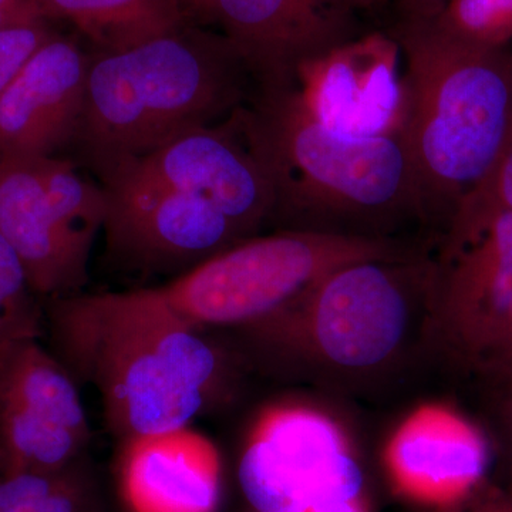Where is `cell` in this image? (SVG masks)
<instances>
[{
    "instance_id": "27",
    "label": "cell",
    "mask_w": 512,
    "mask_h": 512,
    "mask_svg": "<svg viewBox=\"0 0 512 512\" xmlns=\"http://www.w3.org/2000/svg\"><path fill=\"white\" fill-rule=\"evenodd\" d=\"M448 0H396L394 20H433L440 15Z\"/></svg>"
},
{
    "instance_id": "10",
    "label": "cell",
    "mask_w": 512,
    "mask_h": 512,
    "mask_svg": "<svg viewBox=\"0 0 512 512\" xmlns=\"http://www.w3.org/2000/svg\"><path fill=\"white\" fill-rule=\"evenodd\" d=\"M114 178L200 194L217 204L249 238L258 237L271 222V188L242 136L238 111L220 124L120 165L100 184Z\"/></svg>"
},
{
    "instance_id": "28",
    "label": "cell",
    "mask_w": 512,
    "mask_h": 512,
    "mask_svg": "<svg viewBox=\"0 0 512 512\" xmlns=\"http://www.w3.org/2000/svg\"><path fill=\"white\" fill-rule=\"evenodd\" d=\"M37 19L35 0H0V29Z\"/></svg>"
},
{
    "instance_id": "7",
    "label": "cell",
    "mask_w": 512,
    "mask_h": 512,
    "mask_svg": "<svg viewBox=\"0 0 512 512\" xmlns=\"http://www.w3.org/2000/svg\"><path fill=\"white\" fill-rule=\"evenodd\" d=\"M104 220L103 188L70 158L0 154V235L40 301L83 292Z\"/></svg>"
},
{
    "instance_id": "12",
    "label": "cell",
    "mask_w": 512,
    "mask_h": 512,
    "mask_svg": "<svg viewBox=\"0 0 512 512\" xmlns=\"http://www.w3.org/2000/svg\"><path fill=\"white\" fill-rule=\"evenodd\" d=\"M214 23L258 90L292 89L303 63L365 33L335 0H214Z\"/></svg>"
},
{
    "instance_id": "9",
    "label": "cell",
    "mask_w": 512,
    "mask_h": 512,
    "mask_svg": "<svg viewBox=\"0 0 512 512\" xmlns=\"http://www.w3.org/2000/svg\"><path fill=\"white\" fill-rule=\"evenodd\" d=\"M77 380L40 339L0 346V467L69 470L89 444Z\"/></svg>"
},
{
    "instance_id": "24",
    "label": "cell",
    "mask_w": 512,
    "mask_h": 512,
    "mask_svg": "<svg viewBox=\"0 0 512 512\" xmlns=\"http://www.w3.org/2000/svg\"><path fill=\"white\" fill-rule=\"evenodd\" d=\"M55 35L43 19L0 29V97L33 53Z\"/></svg>"
},
{
    "instance_id": "23",
    "label": "cell",
    "mask_w": 512,
    "mask_h": 512,
    "mask_svg": "<svg viewBox=\"0 0 512 512\" xmlns=\"http://www.w3.org/2000/svg\"><path fill=\"white\" fill-rule=\"evenodd\" d=\"M70 476L72 468L57 473L0 468V512L32 511Z\"/></svg>"
},
{
    "instance_id": "1",
    "label": "cell",
    "mask_w": 512,
    "mask_h": 512,
    "mask_svg": "<svg viewBox=\"0 0 512 512\" xmlns=\"http://www.w3.org/2000/svg\"><path fill=\"white\" fill-rule=\"evenodd\" d=\"M43 306L53 353L93 386L124 443L190 427L225 387L224 352L157 288L82 292Z\"/></svg>"
},
{
    "instance_id": "2",
    "label": "cell",
    "mask_w": 512,
    "mask_h": 512,
    "mask_svg": "<svg viewBox=\"0 0 512 512\" xmlns=\"http://www.w3.org/2000/svg\"><path fill=\"white\" fill-rule=\"evenodd\" d=\"M239 127L272 192L278 231L393 241L431 228L399 136L335 133L309 113L295 87L255 89Z\"/></svg>"
},
{
    "instance_id": "30",
    "label": "cell",
    "mask_w": 512,
    "mask_h": 512,
    "mask_svg": "<svg viewBox=\"0 0 512 512\" xmlns=\"http://www.w3.org/2000/svg\"><path fill=\"white\" fill-rule=\"evenodd\" d=\"M195 25L214 23V0H171Z\"/></svg>"
},
{
    "instance_id": "20",
    "label": "cell",
    "mask_w": 512,
    "mask_h": 512,
    "mask_svg": "<svg viewBox=\"0 0 512 512\" xmlns=\"http://www.w3.org/2000/svg\"><path fill=\"white\" fill-rule=\"evenodd\" d=\"M45 330V306L33 292L18 254L0 235V346L42 339Z\"/></svg>"
},
{
    "instance_id": "16",
    "label": "cell",
    "mask_w": 512,
    "mask_h": 512,
    "mask_svg": "<svg viewBox=\"0 0 512 512\" xmlns=\"http://www.w3.org/2000/svg\"><path fill=\"white\" fill-rule=\"evenodd\" d=\"M123 493L133 512H215L220 464L214 446L190 427L126 441Z\"/></svg>"
},
{
    "instance_id": "3",
    "label": "cell",
    "mask_w": 512,
    "mask_h": 512,
    "mask_svg": "<svg viewBox=\"0 0 512 512\" xmlns=\"http://www.w3.org/2000/svg\"><path fill=\"white\" fill-rule=\"evenodd\" d=\"M254 90L237 47L195 23L124 52L94 53L67 158L100 183L128 161L228 120Z\"/></svg>"
},
{
    "instance_id": "19",
    "label": "cell",
    "mask_w": 512,
    "mask_h": 512,
    "mask_svg": "<svg viewBox=\"0 0 512 512\" xmlns=\"http://www.w3.org/2000/svg\"><path fill=\"white\" fill-rule=\"evenodd\" d=\"M505 212H512V131L493 168L458 204L441 238V252L457 248Z\"/></svg>"
},
{
    "instance_id": "14",
    "label": "cell",
    "mask_w": 512,
    "mask_h": 512,
    "mask_svg": "<svg viewBox=\"0 0 512 512\" xmlns=\"http://www.w3.org/2000/svg\"><path fill=\"white\" fill-rule=\"evenodd\" d=\"M90 55L50 37L0 97V154L63 157L82 116Z\"/></svg>"
},
{
    "instance_id": "31",
    "label": "cell",
    "mask_w": 512,
    "mask_h": 512,
    "mask_svg": "<svg viewBox=\"0 0 512 512\" xmlns=\"http://www.w3.org/2000/svg\"><path fill=\"white\" fill-rule=\"evenodd\" d=\"M336 3L342 5L343 8L352 10L356 15L359 13H369L376 15L386 8L387 0H335Z\"/></svg>"
},
{
    "instance_id": "6",
    "label": "cell",
    "mask_w": 512,
    "mask_h": 512,
    "mask_svg": "<svg viewBox=\"0 0 512 512\" xmlns=\"http://www.w3.org/2000/svg\"><path fill=\"white\" fill-rule=\"evenodd\" d=\"M424 249V241L276 231L239 242L157 289L198 328L241 329L282 311L342 266Z\"/></svg>"
},
{
    "instance_id": "17",
    "label": "cell",
    "mask_w": 512,
    "mask_h": 512,
    "mask_svg": "<svg viewBox=\"0 0 512 512\" xmlns=\"http://www.w3.org/2000/svg\"><path fill=\"white\" fill-rule=\"evenodd\" d=\"M390 461L407 487L427 495L456 494L483 477L485 450L476 431L443 410L426 409L400 429Z\"/></svg>"
},
{
    "instance_id": "22",
    "label": "cell",
    "mask_w": 512,
    "mask_h": 512,
    "mask_svg": "<svg viewBox=\"0 0 512 512\" xmlns=\"http://www.w3.org/2000/svg\"><path fill=\"white\" fill-rule=\"evenodd\" d=\"M362 488V470L345 451L313 491L308 512H362L359 507Z\"/></svg>"
},
{
    "instance_id": "5",
    "label": "cell",
    "mask_w": 512,
    "mask_h": 512,
    "mask_svg": "<svg viewBox=\"0 0 512 512\" xmlns=\"http://www.w3.org/2000/svg\"><path fill=\"white\" fill-rule=\"evenodd\" d=\"M437 259L427 249L342 266L282 311L241 328L265 365L359 380L396 365L433 323Z\"/></svg>"
},
{
    "instance_id": "4",
    "label": "cell",
    "mask_w": 512,
    "mask_h": 512,
    "mask_svg": "<svg viewBox=\"0 0 512 512\" xmlns=\"http://www.w3.org/2000/svg\"><path fill=\"white\" fill-rule=\"evenodd\" d=\"M403 60L399 136L434 234L480 184L512 131V46L490 49L441 32L433 20L386 28Z\"/></svg>"
},
{
    "instance_id": "11",
    "label": "cell",
    "mask_w": 512,
    "mask_h": 512,
    "mask_svg": "<svg viewBox=\"0 0 512 512\" xmlns=\"http://www.w3.org/2000/svg\"><path fill=\"white\" fill-rule=\"evenodd\" d=\"M403 60L386 29L372 30L299 67L296 92L335 133L396 136L402 123Z\"/></svg>"
},
{
    "instance_id": "13",
    "label": "cell",
    "mask_w": 512,
    "mask_h": 512,
    "mask_svg": "<svg viewBox=\"0 0 512 512\" xmlns=\"http://www.w3.org/2000/svg\"><path fill=\"white\" fill-rule=\"evenodd\" d=\"M512 305V212L437 259L434 330L476 363Z\"/></svg>"
},
{
    "instance_id": "15",
    "label": "cell",
    "mask_w": 512,
    "mask_h": 512,
    "mask_svg": "<svg viewBox=\"0 0 512 512\" xmlns=\"http://www.w3.org/2000/svg\"><path fill=\"white\" fill-rule=\"evenodd\" d=\"M345 451L338 427L322 414L274 410L242 454L239 484L258 512H308L313 491Z\"/></svg>"
},
{
    "instance_id": "21",
    "label": "cell",
    "mask_w": 512,
    "mask_h": 512,
    "mask_svg": "<svg viewBox=\"0 0 512 512\" xmlns=\"http://www.w3.org/2000/svg\"><path fill=\"white\" fill-rule=\"evenodd\" d=\"M433 23L470 45L512 46V0H448Z\"/></svg>"
},
{
    "instance_id": "29",
    "label": "cell",
    "mask_w": 512,
    "mask_h": 512,
    "mask_svg": "<svg viewBox=\"0 0 512 512\" xmlns=\"http://www.w3.org/2000/svg\"><path fill=\"white\" fill-rule=\"evenodd\" d=\"M500 380L501 390L498 392L497 413L501 429L512 448V373L493 375Z\"/></svg>"
},
{
    "instance_id": "25",
    "label": "cell",
    "mask_w": 512,
    "mask_h": 512,
    "mask_svg": "<svg viewBox=\"0 0 512 512\" xmlns=\"http://www.w3.org/2000/svg\"><path fill=\"white\" fill-rule=\"evenodd\" d=\"M476 365L493 375L512 373V305L497 335L478 357Z\"/></svg>"
},
{
    "instance_id": "32",
    "label": "cell",
    "mask_w": 512,
    "mask_h": 512,
    "mask_svg": "<svg viewBox=\"0 0 512 512\" xmlns=\"http://www.w3.org/2000/svg\"><path fill=\"white\" fill-rule=\"evenodd\" d=\"M474 512H512V491L510 494L495 495Z\"/></svg>"
},
{
    "instance_id": "26",
    "label": "cell",
    "mask_w": 512,
    "mask_h": 512,
    "mask_svg": "<svg viewBox=\"0 0 512 512\" xmlns=\"http://www.w3.org/2000/svg\"><path fill=\"white\" fill-rule=\"evenodd\" d=\"M30 512H80L79 490H76L73 476Z\"/></svg>"
},
{
    "instance_id": "8",
    "label": "cell",
    "mask_w": 512,
    "mask_h": 512,
    "mask_svg": "<svg viewBox=\"0 0 512 512\" xmlns=\"http://www.w3.org/2000/svg\"><path fill=\"white\" fill-rule=\"evenodd\" d=\"M106 197L104 258L126 275L187 274L248 235L208 198L164 185L114 180Z\"/></svg>"
},
{
    "instance_id": "18",
    "label": "cell",
    "mask_w": 512,
    "mask_h": 512,
    "mask_svg": "<svg viewBox=\"0 0 512 512\" xmlns=\"http://www.w3.org/2000/svg\"><path fill=\"white\" fill-rule=\"evenodd\" d=\"M35 6L42 19L73 23L96 53L124 52L192 23L171 0H35Z\"/></svg>"
}]
</instances>
